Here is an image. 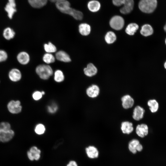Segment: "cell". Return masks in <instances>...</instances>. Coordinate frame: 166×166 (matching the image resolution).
Returning a JSON list of instances; mask_svg holds the SVG:
<instances>
[{"mask_svg": "<svg viewBox=\"0 0 166 166\" xmlns=\"http://www.w3.org/2000/svg\"><path fill=\"white\" fill-rule=\"evenodd\" d=\"M14 135V132L11 129L10 125L8 122L0 123V142H8L13 138Z\"/></svg>", "mask_w": 166, "mask_h": 166, "instance_id": "cell-2", "label": "cell"}, {"mask_svg": "<svg viewBox=\"0 0 166 166\" xmlns=\"http://www.w3.org/2000/svg\"><path fill=\"white\" fill-rule=\"evenodd\" d=\"M122 105L125 109L131 108L134 104V101L132 97L128 95L123 96L121 98Z\"/></svg>", "mask_w": 166, "mask_h": 166, "instance_id": "cell-13", "label": "cell"}, {"mask_svg": "<svg viewBox=\"0 0 166 166\" xmlns=\"http://www.w3.org/2000/svg\"><path fill=\"white\" fill-rule=\"evenodd\" d=\"M41 151L35 146L31 147L27 152L28 158L31 160H39L41 157Z\"/></svg>", "mask_w": 166, "mask_h": 166, "instance_id": "cell-9", "label": "cell"}, {"mask_svg": "<svg viewBox=\"0 0 166 166\" xmlns=\"http://www.w3.org/2000/svg\"><path fill=\"white\" fill-rule=\"evenodd\" d=\"M80 33L83 36H87L91 31L90 26L86 23H82L79 25L78 27Z\"/></svg>", "mask_w": 166, "mask_h": 166, "instance_id": "cell-21", "label": "cell"}, {"mask_svg": "<svg viewBox=\"0 0 166 166\" xmlns=\"http://www.w3.org/2000/svg\"><path fill=\"white\" fill-rule=\"evenodd\" d=\"M142 149L143 147L142 145L140 144L139 143L136 147V151L140 152L142 151Z\"/></svg>", "mask_w": 166, "mask_h": 166, "instance_id": "cell-37", "label": "cell"}, {"mask_svg": "<svg viewBox=\"0 0 166 166\" xmlns=\"http://www.w3.org/2000/svg\"><path fill=\"white\" fill-rule=\"evenodd\" d=\"M144 110L142 107L137 106L134 109L132 117L136 121H139L142 119L144 113Z\"/></svg>", "mask_w": 166, "mask_h": 166, "instance_id": "cell-17", "label": "cell"}, {"mask_svg": "<svg viewBox=\"0 0 166 166\" xmlns=\"http://www.w3.org/2000/svg\"><path fill=\"white\" fill-rule=\"evenodd\" d=\"M48 0H28L30 5L35 8H42L46 5Z\"/></svg>", "mask_w": 166, "mask_h": 166, "instance_id": "cell-23", "label": "cell"}, {"mask_svg": "<svg viewBox=\"0 0 166 166\" xmlns=\"http://www.w3.org/2000/svg\"><path fill=\"white\" fill-rule=\"evenodd\" d=\"M83 70L85 75L89 77H92L95 75L97 72V68L92 63L88 64L87 67L84 68Z\"/></svg>", "mask_w": 166, "mask_h": 166, "instance_id": "cell-14", "label": "cell"}, {"mask_svg": "<svg viewBox=\"0 0 166 166\" xmlns=\"http://www.w3.org/2000/svg\"><path fill=\"white\" fill-rule=\"evenodd\" d=\"M140 143L139 140L136 139H133L129 143L128 148L130 151L133 154H135L137 151L136 148Z\"/></svg>", "mask_w": 166, "mask_h": 166, "instance_id": "cell-30", "label": "cell"}, {"mask_svg": "<svg viewBox=\"0 0 166 166\" xmlns=\"http://www.w3.org/2000/svg\"><path fill=\"white\" fill-rule=\"evenodd\" d=\"M16 59L19 64L22 65H26L30 62V57L29 54L27 52L22 51L17 54Z\"/></svg>", "mask_w": 166, "mask_h": 166, "instance_id": "cell-8", "label": "cell"}, {"mask_svg": "<svg viewBox=\"0 0 166 166\" xmlns=\"http://www.w3.org/2000/svg\"><path fill=\"white\" fill-rule=\"evenodd\" d=\"M41 92L42 94V95H44L45 94V93L44 91H42Z\"/></svg>", "mask_w": 166, "mask_h": 166, "instance_id": "cell-39", "label": "cell"}, {"mask_svg": "<svg viewBox=\"0 0 166 166\" xmlns=\"http://www.w3.org/2000/svg\"><path fill=\"white\" fill-rule=\"evenodd\" d=\"M113 3L118 6L123 5L120 11L124 14L130 13L133 10L134 5L133 0H113Z\"/></svg>", "mask_w": 166, "mask_h": 166, "instance_id": "cell-5", "label": "cell"}, {"mask_svg": "<svg viewBox=\"0 0 166 166\" xmlns=\"http://www.w3.org/2000/svg\"><path fill=\"white\" fill-rule=\"evenodd\" d=\"M66 166H78L77 162L74 160L69 161Z\"/></svg>", "mask_w": 166, "mask_h": 166, "instance_id": "cell-36", "label": "cell"}, {"mask_svg": "<svg viewBox=\"0 0 166 166\" xmlns=\"http://www.w3.org/2000/svg\"><path fill=\"white\" fill-rule=\"evenodd\" d=\"M8 58L7 52L3 49H0V63L6 61Z\"/></svg>", "mask_w": 166, "mask_h": 166, "instance_id": "cell-33", "label": "cell"}, {"mask_svg": "<svg viewBox=\"0 0 166 166\" xmlns=\"http://www.w3.org/2000/svg\"><path fill=\"white\" fill-rule=\"evenodd\" d=\"M87 6L89 10L93 12L98 11L100 9L101 4L97 1L95 0L89 1L87 5Z\"/></svg>", "mask_w": 166, "mask_h": 166, "instance_id": "cell-22", "label": "cell"}, {"mask_svg": "<svg viewBox=\"0 0 166 166\" xmlns=\"http://www.w3.org/2000/svg\"><path fill=\"white\" fill-rule=\"evenodd\" d=\"M100 91L99 88L97 85H93L87 88L86 93L89 97L94 98L99 95Z\"/></svg>", "mask_w": 166, "mask_h": 166, "instance_id": "cell-12", "label": "cell"}, {"mask_svg": "<svg viewBox=\"0 0 166 166\" xmlns=\"http://www.w3.org/2000/svg\"><path fill=\"white\" fill-rule=\"evenodd\" d=\"M8 2L6 6L5 10L7 13L9 18L11 19L14 13L16 12V4L15 0H8Z\"/></svg>", "mask_w": 166, "mask_h": 166, "instance_id": "cell-10", "label": "cell"}, {"mask_svg": "<svg viewBox=\"0 0 166 166\" xmlns=\"http://www.w3.org/2000/svg\"><path fill=\"white\" fill-rule=\"evenodd\" d=\"M35 72L42 79H48L53 74V70L51 67L48 65L41 64L38 65Z\"/></svg>", "mask_w": 166, "mask_h": 166, "instance_id": "cell-3", "label": "cell"}, {"mask_svg": "<svg viewBox=\"0 0 166 166\" xmlns=\"http://www.w3.org/2000/svg\"><path fill=\"white\" fill-rule=\"evenodd\" d=\"M52 2H56L58 0H49Z\"/></svg>", "mask_w": 166, "mask_h": 166, "instance_id": "cell-38", "label": "cell"}, {"mask_svg": "<svg viewBox=\"0 0 166 166\" xmlns=\"http://www.w3.org/2000/svg\"><path fill=\"white\" fill-rule=\"evenodd\" d=\"M58 109L57 105L54 103H52L47 107L48 112L51 113H55Z\"/></svg>", "mask_w": 166, "mask_h": 166, "instance_id": "cell-34", "label": "cell"}, {"mask_svg": "<svg viewBox=\"0 0 166 166\" xmlns=\"http://www.w3.org/2000/svg\"><path fill=\"white\" fill-rule=\"evenodd\" d=\"M44 48L47 53H54L57 50L55 46L51 42H49L48 44H45L44 45Z\"/></svg>", "mask_w": 166, "mask_h": 166, "instance_id": "cell-31", "label": "cell"}, {"mask_svg": "<svg viewBox=\"0 0 166 166\" xmlns=\"http://www.w3.org/2000/svg\"><path fill=\"white\" fill-rule=\"evenodd\" d=\"M57 8L62 13L69 14L77 20H81L83 14L81 11L70 7V4L67 0H58L55 2Z\"/></svg>", "mask_w": 166, "mask_h": 166, "instance_id": "cell-1", "label": "cell"}, {"mask_svg": "<svg viewBox=\"0 0 166 166\" xmlns=\"http://www.w3.org/2000/svg\"><path fill=\"white\" fill-rule=\"evenodd\" d=\"M88 157L90 159L97 158L99 155L98 151L96 148L93 146H89L85 149Z\"/></svg>", "mask_w": 166, "mask_h": 166, "instance_id": "cell-16", "label": "cell"}, {"mask_svg": "<svg viewBox=\"0 0 166 166\" xmlns=\"http://www.w3.org/2000/svg\"><path fill=\"white\" fill-rule=\"evenodd\" d=\"M139 26L138 25L135 23H131L129 24L125 29L126 33L130 35H132L134 34L138 29Z\"/></svg>", "mask_w": 166, "mask_h": 166, "instance_id": "cell-25", "label": "cell"}, {"mask_svg": "<svg viewBox=\"0 0 166 166\" xmlns=\"http://www.w3.org/2000/svg\"><path fill=\"white\" fill-rule=\"evenodd\" d=\"M164 29L165 30H166V26H164Z\"/></svg>", "mask_w": 166, "mask_h": 166, "instance_id": "cell-41", "label": "cell"}, {"mask_svg": "<svg viewBox=\"0 0 166 166\" xmlns=\"http://www.w3.org/2000/svg\"><path fill=\"white\" fill-rule=\"evenodd\" d=\"M64 76L63 72L60 70H57L54 72V79L57 82H61L64 80Z\"/></svg>", "mask_w": 166, "mask_h": 166, "instance_id": "cell-28", "label": "cell"}, {"mask_svg": "<svg viewBox=\"0 0 166 166\" xmlns=\"http://www.w3.org/2000/svg\"><path fill=\"white\" fill-rule=\"evenodd\" d=\"M166 62H165V63H164V66L165 68H166Z\"/></svg>", "mask_w": 166, "mask_h": 166, "instance_id": "cell-40", "label": "cell"}, {"mask_svg": "<svg viewBox=\"0 0 166 166\" xmlns=\"http://www.w3.org/2000/svg\"><path fill=\"white\" fill-rule=\"evenodd\" d=\"M45 131V128L44 124H37L34 128L35 132L37 134L41 135L43 134Z\"/></svg>", "mask_w": 166, "mask_h": 166, "instance_id": "cell-32", "label": "cell"}, {"mask_svg": "<svg viewBox=\"0 0 166 166\" xmlns=\"http://www.w3.org/2000/svg\"><path fill=\"white\" fill-rule=\"evenodd\" d=\"M116 36L115 34L112 31H109L106 34L105 40L108 44H112L116 40Z\"/></svg>", "mask_w": 166, "mask_h": 166, "instance_id": "cell-27", "label": "cell"}, {"mask_svg": "<svg viewBox=\"0 0 166 166\" xmlns=\"http://www.w3.org/2000/svg\"><path fill=\"white\" fill-rule=\"evenodd\" d=\"M55 57L57 60L61 61L68 62L71 61L69 54L62 50H60L57 52L55 54Z\"/></svg>", "mask_w": 166, "mask_h": 166, "instance_id": "cell-18", "label": "cell"}, {"mask_svg": "<svg viewBox=\"0 0 166 166\" xmlns=\"http://www.w3.org/2000/svg\"><path fill=\"white\" fill-rule=\"evenodd\" d=\"M140 33L144 36H148L152 34L153 30L150 25L148 24H145L142 27Z\"/></svg>", "mask_w": 166, "mask_h": 166, "instance_id": "cell-24", "label": "cell"}, {"mask_svg": "<svg viewBox=\"0 0 166 166\" xmlns=\"http://www.w3.org/2000/svg\"><path fill=\"white\" fill-rule=\"evenodd\" d=\"M42 59L44 62L47 64L53 63L55 61L54 56L51 53H46L43 57Z\"/></svg>", "mask_w": 166, "mask_h": 166, "instance_id": "cell-29", "label": "cell"}, {"mask_svg": "<svg viewBox=\"0 0 166 166\" xmlns=\"http://www.w3.org/2000/svg\"><path fill=\"white\" fill-rule=\"evenodd\" d=\"M157 4V0H141L138 4L140 10L146 13H150L156 9Z\"/></svg>", "mask_w": 166, "mask_h": 166, "instance_id": "cell-4", "label": "cell"}, {"mask_svg": "<svg viewBox=\"0 0 166 166\" xmlns=\"http://www.w3.org/2000/svg\"><path fill=\"white\" fill-rule=\"evenodd\" d=\"M136 134L140 137L143 138L147 135L148 133V127L145 124L138 125L136 128Z\"/></svg>", "mask_w": 166, "mask_h": 166, "instance_id": "cell-15", "label": "cell"}, {"mask_svg": "<svg viewBox=\"0 0 166 166\" xmlns=\"http://www.w3.org/2000/svg\"><path fill=\"white\" fill-rule=\"evenodd\" d=\"M109 24L113 29L116 30H120L124 26V20L123 18L120 16H115L110 19Z\"/></svg>", "mask_w": 166, "mask_h": 166, "instance_id": "cell-6", "label": "cell"}, {"mask_svg": "<svg viewBox=\"0 0 166 166\" xmlns=\"http://www.w3.org/2000/svg\"><path fill=\"white\" fill-rule=\"evenodd\" d=\"M7 108L9 111L13 114H18L21 112L22 106L19 100H11L7 104Z\"/></svg>", "mask_w": 166, "mask_h": 166, "instance_id": "cell-7", "label": "cell"}, {"mask_svg": "<svg viewBox=\"0 0 166 166\" xmlns=\"http://www.w3.org/2000/svg\"><path fill=\"white\" fill-rule=\"evenodd\" d=\"M147 104L151 112L154 113L157 111L159 108V104L156 100H150L148 102Z\"/></svg>", "mask_w": 166, "mask_h": 166, "instance_id": "cell-26", "label": "cell"}, {"mask_svg": "<svg viewBox=\"0 0 166 166\" xmlns=\"http://www.w3.org/2000/svg\"><path fill=\"white\" fill-rule=\"evenodd\" d=\"M9 79L14 82L19 81L22 77V74L20 70L18 69L13 68L10 70L8 73Z\"/></svg>", "mask_w": 166, "mask_h": 166, "instance_id": "cell-11", "label": "cell"}, {"mask_svg": "<svg viewBox=\"0 0 166 166\" xmlns=\"http://www.w3.org/2000/svg\"><path fill=\"white\" fill-rule=\"evenodd\" d=\"M121 129L123 133L129 134L133 130L132 124L129 121H124L121 124Z\"/></svg>", "mask_w": 166, "mask_h": 166, "instance_id": "cell-19", "label": "cell"}, {"mask_svg": "<svg viewBox=\"0 0 166 166\" xmlns=\"http://www.w3.org/2000/svg\"><path fill=\"white\" fill-rule=\"evenodd\" d=\"M15 35V32L13 29L10 27L6 28L3 31V36L7 40H10L13 39Z\"/></svg>", "mask_w": 166, "mask_h": 166, "instance_id": "cell-20", "label": "cell"}, {"mask_svg": "<svg viewBox=\"0 0 166 166\" xmlns=\"http://www.w3.org/2000/svg\"><path fill=\"white\" fill-rule=\"evenodd\" d=\"M42 95L41 92L37 91L34 92L33 93L32 97L34 100L38 101L41 99Z\"/></svg>", "mask_w": 166, "mask_h": 166, "instance_id": "cell-35", "label": "cell"}]
</instances>
